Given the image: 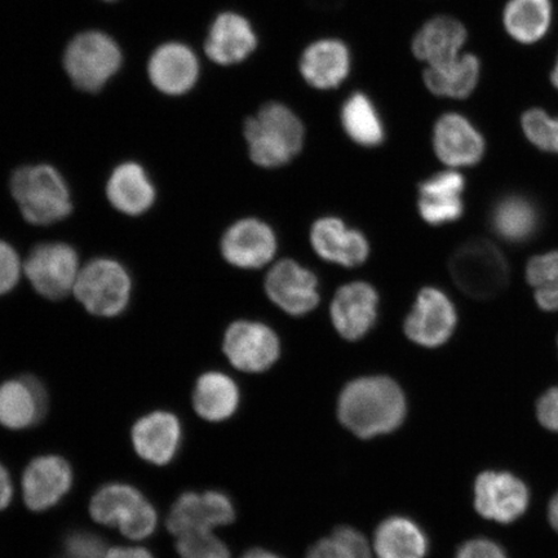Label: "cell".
Returning <instances> with one entry per match:
<instances>
[{
	"label": "cell",
	"instance_id": "cell-1",
	"mask_svg": "<svg viewBox=\"0 0 558 558\" xmlns=\"http://www.w3.org/2000/svg\"><path fill=\"white\" fill-rule=\"evenodd\" d=\"M407 411L402 389L386 376H367L349 383L338 402L341 424L365 439L399 428Z\"/></svg>",
	"mask_w": 558,
	"mask_h": 558
},
{
	"label": "cell",
	"instance_id": "cell-2",
	"mask_svg": "<svg viewBox=\"0 0 558 558\" xmlns=\"http://www.w3.org/2000/svg\"><path fill=\"white\" fill-rule=\"evenodd\" d=\"M250 157L257 166L276 169L291 162L304 145L300 118L281 102H268L244 124Z\"/></svg>",
	"mask_w": 558,
	"mask_h": 558
},
{
	"label": "cell",
	"instance_id": "cell-3",
	"mask_svg": "<svg viewBox=\"0 0 558 558\" xmlns=\"http://www.w3.org/2000/svg\"><path fill=\"white\" fill-rule=\"evenodd\" d=\"M11 193L33 226H51L73 211L72 194L62 174L50 165L21 167L11 179Z\"/></svg>",
	"mask_w": 558,
	"mask_h": 558
},
{
	"label": "cell",
	"instance_id": "cell-4",
	"mask_svg": "<svg viewBox=\"0 0 558 558\" xmlns=\"http://www.w3.org/2000/svg\"><path fill=\"white\" fill-rule=\"evenodd\" d=\"M88 511L95 522L120 530L131 541L150 538L158 526L156 507L136 486L125 483H109L97 488Z\"/></svg>",
	"mask_w": 558,
	"mask_h": 558
},
{
	"label": "cell",
	"instance_id": "cell-5",
	"mask_svg": "<svg viewBox=\"0 0 558 558\" xmlns=\"http://www.w3.org/2000/svg\"><path fill=\"white\" fill-rule=\"evenodd\" d=\"M450 274L464 294L487 300L500 294L509 281L508 262L490 241L474 239L458 247L451 256Z\"/></svg>",
	"mask_w": 558,
	"mask_h": 558
},
{
	"label": "cell",
	"instance_id": "cell-6",
	"mask_svg": "<svg viewBox=\"0 0 558 558\" xmlns=\"http://www.w3.org/2000/svg\"><path fill=\"white\" fill-rule=\"evenodd\" d=\"M131 291L128 269L117 260L101 257L81 269L73 292L87 312L110 318L128 308Z\"/></svg>",
	"mask_w": 558,
	"mask_h": 558
},
{
	"label": "cell",
	"instance_id": "cell-7",
	"mask_svg": "<svg viewBox=\"0 0 558 558\" xmlns=\"http://www.w3.org/2000/svg\"><path fill=\"white\" fill-rule=\"evenodd\" d=\"M64 65L76 87L96 93L120 70L122 52L107 34L82 33L70 41Z\"/></svg>",
	"mask_w": 558,
	"mask_h": 558
},
{
	"label": "cell",
	"instance_id": "cell-8",
	"mask_svg": "<svg viewBox=\"0 0 558 558\" xmlns=\"http://www.w3.org/2000/svg\"><path fill=\"white\" fill-rule=\"evenodd\" d=\"M23 270L39 295L60 300L74 291L81 271L80 257L70 244L40 243L27 255Z\"/></svg>",
	"mask_w": 558,
	"mask_h": 558
},
{
	"label": "cell",
	"instance_id": "cell-9",
	"mask_svg": "<svg viewBox=\"0 0 558 558\" xmlns=\"http://www.w3.org/2000/svg\"><path fill=\"white\" fill-rule=\"evenodd\" d=\"M235 520V508L227 494L216 490L186 492L172 505L167 527L177 538L193 532H214Z\"/></svg>",
	"mask_w": 558,
	"mask_h": 558
},
{
	"label": "cell",
	"instance_id": "cell-10",
	"mask_svg": "<svg viewBox=\"0 0 558 558\" xmlns=\"http://www.w3.org/2000/svg\"><path fill=\"white\" fill-rule=\"evenodd\" d=\"M529 504V487L512 473L486 471L474 484V508L486 520L512 523L525 514Z\"/></svg>",
	"mask_w": 558,
	"mask_h": 558
},
{
	"label": "cell",
	"instance_id": "cell-11",
	"mask_svg": "<svg viewBox=\"0 0 558 558\" xmlns=\"http://www.w3.org/2000/svg\"><path fill=\"white\" fill-rule=\"evenodd\" d=\"M74 472L65 458L46 453L35 457L23 473L21 490L27 509L46 512L60 504L72 490Z\"/></svg>",
	"mask_w": 558,
	"mask_h": 558
},
{
	"label": "cell",
	"instance_id": "cell-12",
	"mask_svg": "<svg viewBox=\"0 0 558 558\" xmlns=\"http://www.w3.org/2000/svg\"><path fill=\"white\" fill-rule=\"evenodd\" d=\"M279 340L268 326L239 320L229 326L225 353L235 368L244 373H263L279 357Z\"/></svg>",
	"mask_w": 558,
	"mask_h": 558
},
{
	"label": "cell",
	"instance_id": "cell-13",
	"mask_svg": "<svg viewBox=\"0 0 558 558\" xmlns=\"http://www.w3.org/2000/svg\"><path fill=\"white\" fill-rule=\"evenodd\" d=\"M456 326L457 311L451 300L442 291L428 288L418 294L404 323V332L414 343L435 348L450 339Z\"/></svg>",
	"mask_w": 558,
	"mask_h": 558
},
{
	"label": "cell",
	"instance_id": "cell-14",
	"mask_svg": "<svg viewBox=\"0 0 558 558\" xmlns=\"http://www.w3.org/2000/svg\"><path fill=\"white\" fill-rule=\"evenodd\" d=\"M131 441L138 458L151 465L173 462L183 444V427L169 411H153L138 418L131 429Z\"/></svg>",
	"mask_w": 558,
	"mask_h": 558
},
{
	"label": "cell",
	"instance_id": "cell-15",
	"mask_svg": "<svg viewBox=\"0 0 558 558\" xmlns=\"http://www.w3.org/2000/svg\"><path fill=\"white\" fill-rule=\"evenodd\" d=\"M265 291L271 302L291 316H303L319 303L317 278L294 260H282L271 268L265 279Z\"/></svg>",
	"mask_w": 558,
	"mask_h": 558
},
{
	"label": "cell",
	"instance_id": "cell-16",
	"mask_svg": "<svg viewBox=\"0 0 558 558\" xmlns=\"http://www.w3.org/2000/svg\"><path fill=\"white\" fill-rule=\"evenodd\" d=\"M274 230L263 221L243 219L227 230L221 240L225 259L243 269H257L268 264L276 254Z\"/></svg>",
	"mask_w": 558,
	"mask_h": 558
},
{
	"label": "cell",
	"instance_id": "cell-17",
	"mask_svg": "<svg viewBox=\"0 0 558 558\" xmlns=\"http://www.w3.org/2000/svg\"><path fill=\"white\" fill-rule=\"evenodd\" d=\"M47 390L34 376L0 384V425L10 430H24L38 424L47 413Z\"/></svg>",
	"mask_w": 558,
	"mask_h": 558
},
{
	"label": "cell",
	"instance_id": "cell-18",
	"mask_svg": "<svg viewBox=\"0 0 558 558\" xmlns=\"http://www.w3.org/2000/svg\"><path fill=\"white\" fill-rule=\"evenodd\" d=\"M379 298L373 286L353 282L339 289L331 304L335 329L347 340L364 338L378 316Z\"/></svg>",
	"mask_w": 558,
	"mask_h": 558
},
{
	"label": "cell",
	"instance_id": "cell-19",
	"mask_svg": "<svg viewBox=\"0 0 558 558\" xmlns=\"http://www.w3.org/2000/svg\"><path fill=\"white\" fill-rule=\"evenodd\" d=\"M434 148L445 165L470 167L483 159L485 140L465 117L448 113L439 118L435 125Z\"/></svg>",
	"mask_w": 558,
	"mask_h": 558
},
{
	"label": "cell",
	"instance_id": "cell-20",
	"mask_svg": "<svg viewBox=\"0 0 558 558\" xmlns=\"http://www.w3.org/2000/svg\"><path fill=\"white\" fill-rule=\"evenodd\" d=\"M149 78L160 93L184 95L195 86L199 75L197 56L183 44L160 46L151 54L148 65Z\"/></svg>",
	"mask_w": 558,
	"mask_h": 558
},
{
	"label": "cell",
	"instance_id": "cell-21",
	"mask_svg": "<svg viewBox=\"0 0 558 558\" xmlns=\"http://www.w3.org/2000/svg\"><path fill=\"white\" fill-rule=\"evenodd\" d=\"M465 180L457 171L435 174L418 186V213L430 226L448 225L462 218Z\"/></svg>",
	"mask_w": 558,
	"mask_h": 558
},
{
	"label": "cell",
	"instance_id": "cell-22",
	"mask_svg": "<svg viewBox=\"0 0 558 558\" xmlns=\"http://www.w3.org/2000/svg\"><path fill=\"white\" fill-rule=\"evenodd\" d=\"M257 37L250 21L239 13H221L209 29L205 51L219 65H234L256 50Z\"/></svg>",
	"mask_w": 558,
	"mask_h": 558
},
{
	"label": "cell",
	"instance_id": "cell-23",
	"mask_svg": "<svg viewBox=\"0 0 558 558\" xmlns=\"http://www.w3.org/2000/svg\"><path fill=\"white\" fill-rule=\"evenodd\" d=\"M351 52L344 41L320 39L314 41L300 59V73L310 86L333 89L343 85L351 73Z\"/></svg>",
	"mask_w": 558,
	"mask_h": 558
},
{
	"label": "cell",
	"instance_id": "cell-24",
	"mask_svg": "<svg viewBox=\"0 0 558 558\" xmlns=\"http://www.w3.org/2000/svg\"><path fill=\"white\" fill-rule=\"evenodd\" d=\"M311 242L323 259L353 268L364 264L369 247L364 234L348 229L337 218L319 219L312 228Z\"/></svg>",
	"mask_w": 558,
	"mask_h": 558
},
{
	"label": "cell",
	"instance_id": "cell-25",
	"mask_svg": "<svg viewBox=\"0 0 558 558\" xmlns=\"http://www.w3.org/2000/svg\"><path fill=\"white\" fill-rule=\"evenodd\" d=\"M466 41V29L450 16L430 19L413 39V53L417 60L436 66L459 58Z\"/></svg>",
	"mask_w": 558,
	"mask_h": 558
},
{
	"label": "cell",
	"instance_id": "cell-26",
	"mask_svg": "<svg viewBox=\"0 0 558 558\" xmlns=\"http://www.w3.org/2000/svg\"><path fill=\"white\" fill-rule=\"evenodd\" d=\"M107 195L111 206L129 216L149 211L157 198L149 174L136 162L116 167L108 180Z\"/></svg>",
	"mask_w": 558,
	"mask_h": 558
},
{
	"label": "cell",
	"instance_id": "cell-27",
	"mask_svg": "<svg viewBox=\"0 0 558 558\" xmlns=\"http://www.w3.org/2000/svg\"><path fill=\"white\" fill-rule=\"evenodd\" d=\"M490 225L495 234L507 242H527L538 233L539 209L532 199L520 194H509L493 207Z\"/></svg>",
	"mask_w": 558,
	"mask_h": 558
},
{
	"label": "cell",
	"instance_id": "cell-28",
	"mask_svg": "<svg viewBox=\"0 0 558 558\" xmlns=\"http://www.w3.org/2000/svg\"><path fill=\"white\" fill-rule=\"evenodd\" d=\"M481 64L476 56L460 54L442 65L427 66L423 80L432 94L450 99H465L477 87Z\"/></svg>",
	"mask_w": 558,
	"mask_h": 558
},
{
	"label": "cell",
	"instance_id": "cell-29",
	"mask_svg": "<svg viewBox=\"0 0 558 558\" xmlns=\"http://www.w3.org/2000/svg\"><path fill=\"white\" fill-rule=\"evenodd\" d=\"M240 404V390L233 379L221 373H206L195 384L193 407L207 422H225Z\"/></svg>",
	"mask_w": 558,
	"mask_h": 558
},
{
	"label": "cell",
	"instance_id": "cell-30",
	"mask_svg": "<svg viewBox=\"0 0 558 558\" xmlns=\"http://www.w3.org/2000/svg\"><path fill=\"white\" fill-rule=\"evenodd\" d=\"M374 549L378 558H425L428 539L413 520L395 515L376 529Z\"/></svg>",
	"mask_w": 558,
	"mask_h": 558
},
{
	"label": "cell",
	"instance_id": "cell-31",
	"mask_svg": "<svg viewBox=\"0 0 558 558\" xmlns=\"http://www.w3.org/2000/svg\"><path fill=\"white\" fill-rule=\"evenodd\" d=\"M506 31L523 45L536 44L553 23L550 0H509L505 10Z\"/></svg>",
	"mask_w": 558,
	"mask_h": 558
},
{
	"label": "cell",
	"instance_id": "cell-32",
	"mask_svg": "<svg viewBox=\"0 0 558 558\" xmlns=\"http://www.w3.org/2000/svg\"><path fill=\"white\" fill-rule=\"evenodd\" d=\"M341 125L345 134L361 146H378L384 142V124L369 97L355 93L348 97L341 108Z\"/></svg>",
	"mask_w": 558,
	"mask_h": 558
},
{
	"label": "cell",
	"instance_id": "cell-33",
	"mask_svg": "<svg viewBox=\"0 0 558 558\" xmlns=\"http://www.w3.org/2000/svg\"><path fill=\"white\" fill-rule=\"evenodd\" d=\"M306 558H373V554L359 530L344 526L314 544Z\"/></svg>",
	"mask_w": 558,
	"mask_h": 558
},
{
	"label": "cell",
	"instance_id": "cell-34",
	"mask_svg": "<svg viewBox=\"0 0 558 558\" xmlns=\"http://www.w3.org/2000/svg\"><path fill=\"white\" fill-rule=\"evenodd\" d=\"M522 129L530 143L544 151L558 153V120L542 109L522 116Z\"/></svg>",
	"mask_w": 558,
	"mask_h": 558
},
{
	"label": "cell",
	"instance_id": "cell-35",
	"mask_svg": "<svg viewBox=\"0 0 558 558\" xmlns=\"http://www.w3.org/2000/svg\"><path fill=\"white\" fill-rule=\"evenodd\" d=\"M174 547L181 558H232L227 544L214 532L179 535Z\"/></svg>",
	"mask_w": 558,
	"mask_h": 558
},
{
	"label": "cell",
	"instance_id": "cell-36",
	"mask_svg": "<svg viewBox=\"0 0 558 558\" xmlns=\"http://www.w3.org/2000/svg\"><path fill=\"white\" fill-rule=\"evenodd\" d=\"M62 546L66 558H105L108 553L107 543L101 536L88 530H73L65 536Z\"/></svg>",
	"mask_w": 558,
	"mask_h": 558
},
{
	"label": "cell",
	"instance_id": "cell-37",
	"mask_svg": "<svg viewBox=\"0 0 558 558\" xmlns=\"http://www.w3.org/2000/svg\"><path fill=\"white\" fill-rule=\"evenodd\" d=\"M526 278L534 288L547 283H558V251L533 257L526 267Z\"/></svg>",
	"mask_w": 558,
	"mask_h": 558
},
{
	"label": "cell",
	"instance_id": "cell-38",
	"mask_svg": "<svg viewBox=\"0 0 558 558\" xmlns=\"http://www.w3.org/2000/svg\"><path fill=\"white\" fill-rule=\"evenodd\" d=\"M23 264L10 243L0 241V295L15 289L19 282Z\"/></svg>",
	"mask_w": 558,
	"mask_h": 558
},
{
	"label": "cell",
	"instance_id": "cell-39",
	"mask_svg": "<svg viewBox=\"0 0 558 558\" xmlns=\"http://www.w3.org/2000/svg\"><path fill=\"white\" fill-rule=\"evenodd\" d=\"M456 558H508L505 549L490 539L477 538L465 542Z\"/></svg>",
	"mask_w": 558,
	"mask_h": 558
},
{
	"label": "cell",
	"instance_id": "cell-40",
	"mask_svg": "<svg viewBox=\"0 0 558 558\" xmlns=\"http://www.w3.org/2000/svg\"><path fill=\"white\" fill-rule=\"evenodd\" d=\"M536 416L544 428L558 434V387L547 390L541 397L536 404Z\"/></svg>",
	"mask_w": 558,
	"mask_h": 558
},
{
	"label": "cell",
	"instance_id": "cell-41",
	"mask_svg": "<svg viewBox=\"0 0 558 558\" xmlns=\"http://www.w3.org/2000/svg\"><path fill=\"white\" fill-rule=\"evenodd\" d=\"M535 289V300L539 308L547 312L558 311V283L542 284Z\"/></svg>",
	"mask_w": 558,
	"mask_h": 558
},
{
	"label": "cell",
	"instance_id": "cell-42",
	"mask_svg": "<svg viewBox=\"0 0 558 558\" xmlns=\"http://www.w3.org/2000/svg\"><path fill=\"white\" fill-rule=\"evenodd\" d=\"M13 495H15V487H13L11 474L9 470L0 463V512L11 506Z\"/></svg>",
	"mask_w": 558,
	"mask_h": 558
},
{
	"label": "cell",
	"instance_id": "cell-43",
	"mask_svg": "<svg viewBox=\"0 0 558 558\" xmlns=\"http://www.w3.org/2000/svg\"><path fill=\"white\" fill-rule=\"evenodd\" d=\"M105 558H156L153 556L150 550L144 547H114L108 549L107 556Z\"/></svg>",
	"mask_w": 558,
	"mask_h": 558
},
{
	"label": "cell",
	"instance_id": "cell-44",
	"mask_svg": "<svg viewBox=\"0 0 558 558\" xmlns=\"http://www.w3.org/2000/svg\"><path fill=\"white\" fill-rule=\"evenodd\" d=\"M548 520L550 526H553L556 532H558V492L554 495V498L550 499L548 506Z\"/></svg>",
	"mask_w": 558,
	"mask_h": 558
},
{
	"label": "cell",
	"instance_id": "cell-45",
	"mask_svg": "<svg viewBox=\"0 0 558 558\" xmlns=\"http://www.w3.org/2000/svg\"><path fill=\"white\" fill-rule=\"evenodd\" d=\"M241 558H282L275 554L269 553V550H265L262 548H255L248 550L247 554H244Z\"/></svg>",
	"mask_w": 558,
	"mask_h": 558
},
{
	"label": "cell",
	"instance_id": "cell-46",
	"mask_svg": "<svg viewBox=\"0 0 558 558\" xmlns=\"http://www.w3.org/2000/svg\"><path fill=\"white\" fill-rule=\"evenodd\" d=\"M550 81H553V85L558 89V59L556 61L553 73H550Z\"/></svg>",
	"mask_w": 558,
	"mask_h": 558
},
{
	"label": "cell",
	"instance_id": "cell-47",
	"mask_svg": "<svg viewBox=\"0 0 558 558\" xmlns=\"http://www.w3.org/2000/svg\"><path fill=\"white\" fill-rule=\"evenodd\" d=\"M107 2H114V0H107Z\"/></svg>",
	"mask_w": 558,
	"mask_h": 558
}]
</instances>
